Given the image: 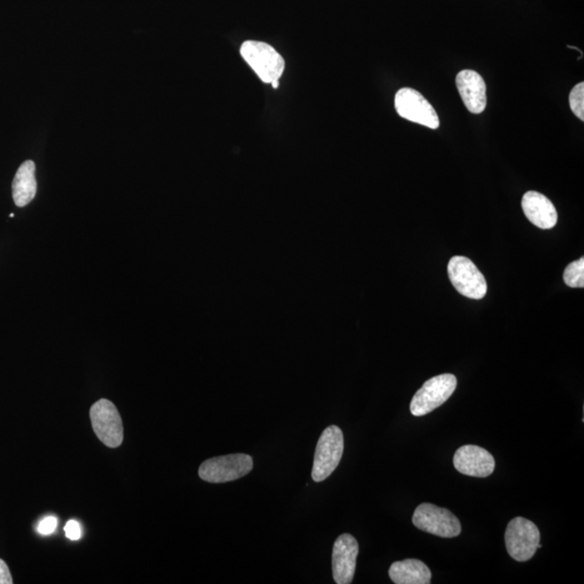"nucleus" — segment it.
I'll list each match as a JSON object with an SVG mask.
<instances>
[{
  "instance_id": "obj_1",
  "label": "nucleus",
  "mask_w": 584,
  "mask_h": 584,
  "mask_svg": "<svg viewBox=\"0 0 584 584\" xmlns=\"http://www.w3.org/2000/svg\"><path fill=\"white\" fill-rule=\"evenodd\" d=\"M244 61L264 84L279 81L284 71V60L267 43L248 41L241 47Z\"/></svg>"
},
{
  "instance_id": "obj_2",
  "label": "nucleus",
  "mask_w": 584,
  "mask_h": 584,
  "mask_svg": "<svg viewBox=\"0 0 584 584\" xmlns=\"http://www.w3.org/2000/svg\"><path fill=\"white\" fill-rule=\"evenodd\" d=\"M344 452V438L341 428L331 426L318 439L314 456L312 478L321 483L332 476L340 463Z\"/></svg>"
},
{
  "instance_id": "obj_3",
  "label": "nucleus",
  "mask_w": 584,
  "mask_h": 584,
  "mask_svg": "<svg viewBox=\"0 0 584 584\" xmlns=\"http://www.w3.org/2000/svg\"><path fill=\"white\" fill-rule=\"evenodd\" d=\"M506 547L513 560L527 562L532 560L540 543V532L535 523L524 517H516L508 524L504 535Z\"/></svg>"
},
{
  "instance_id": "obj_4",
  "label": "nucleus",
  "mask_w": 584,
  "mask_h": 584,
  "mask_svg": "<svg viewBox=\"0 0 584 584\" xmlns=\"http://www.w3.org/2000/svg\"><path fill=\"white\" fill-rule=\"evenodd\" d=\"M253 460L244 453L228 454V456L208 459L198 470V476L204 482L221 484L236 481L252 472Z\"/></svg>"
},
{
  "instance_id": "obj_5",
  "label": "nucleus",
  "mask_w": 584,
  "mask_h": 584,
  "mask_svg": "<svg viewBox=\"0 0 584 584\" xmlns=\"http://www.w3.org/2000/svg\"><path fill=\"white\" fill-rule=\"evenodd\" d=\"M457 388V378L452 373L439 374L423 384L414 394L411 412L414 417H422L441 407L452 396Z\"/></svg>"
},
{
  "instance_id": "obj_6",
  "label": "nucleus",
  "mask_w": 584,
  "mask_h": 584,
  "mask_svg": "<svg viewBox=\"0 0 584 584\" xmlns=\"http://www.w3.org/2000/svg\"><path fill=\"white\" fill-rule=\"evenodd\" d=\"M412 523L420 531L442 538L458 537L462 531L461 523L453 513L431 503H422L416 508Z\"/></svg>"
},
{
  "instance_id": "obj_7",
  "label": "nucleus",
  "mask_w": 584,
  "mask_h": 584,
  "mask_svg": "<svg viewBox=\"0 0 584 584\" xmlns=\"http://www.w3.org/2000/svg\"><path fill=\"white\" fill-rule=\"evenodd\" d=\"M448 276L453 287L462 296L481 300L487 293V283L472 260L456 256L448 263Z\"/></svg>"
},
{
  "instance_id": "obj_8",
  "label": "nucleus",
  "mask_w": 584,
  "mask_h": 584,
  "mask_svg": "<svg viewBox=\"0 0 584 584\" xmlns=\"http://www.w3.org/2000/svg\"><path fill=\"white\" fill-rule=\"evenodd\" d=\"M94 433L104 445L117 448L124 441V427L116 406L108 399H100L90 409Z\"/></svg>"
},
{
  "instance_id": "obj_9",
  "label": "nucleus",
  "mask_w": 584,
  "mask_h": 584,
  "mask_svg": "<svg viewBox=\"0 0 584 584\" xmlns=\"http://www.w3.org/2000/svg\"><path fill=\"white\" fill-rule=\"evenodd\" d=\"M396 108L399 116L409 122L431 129L439 127L438 115L430 102L417 90L403 88L396 96Z\"/></svg>"
},
{
  "instance_id": "obj_10",
  "label": "nucleus",
  "mask_w": 584,
  "mask_h": 584,
  "mask_svg": "<svg viewBox=\"0 0 584 584\" xmlns=\"http://www.w3.org/2000/svg\"><path fill=\"white\" fill-rule=\"evenodd\" d=\"M453 466L464 476L485 478L495 471L496 461L486 449L466 445L459 448L454 453Z\"/></svg>"
},
{
  "instance_id": "obj_11",
  "label": "nucleus",
  "mask_w": 584,
  "mask_h": 584,
  "mask_svg": "<svg viewBox=\"0 0 584 584\" xmlns=\"http://www.w3.org/2000/svg\"><path fill=\"white\" fill-rule=\"evenodd\" d=\"M358 552L359 547L356 539L348 533H344L334 542L332 573L336 583L349 584L353 582Z\"/></svg>"
},
{
  "instance_id": "obj_12",
  "label": "nucleus",
  "mask_w": 584,
  "mask_h": 584,
  "mask_svg": "<svg viewBox=\"0 0 584 584\" xmlns=\"http://www.w3.org/2000/svg\"><path fill=\"white\" fill-rule=\"evenodd\" d=\"M456 84L464 106L473 114H481L487 106L486 84L481 75L464 69L457 75Z\"/></svg>"
},
{
  "instance_id": "obj_13",
  "label": "nucleus",
  "mask_w": 584,
  "mask_h": 584,
  "mask_svg": "<svg viewBox=\"0 0 584 584\" xmlns=\"http://www.w3.org/2000/svg\"><path fill=\"white\" fill-rule=\"evenodd\" d=\"M522 208L533 226L542 229H550L556 226V209L544 195L535 191L527 192L523 196Z\"/></svg>"
},
{
  "instance_id": "obj_14",
  "label": "nucleus",
  "mask_w": 584,
  "mask_h": 584,
  "mask_svg": "<svg viewBox=\"0 0 584 584\" xmlns=\"http://www.w3.org/2000/svg\"><path fill=\"white\" fill-rule=\"evenodd\" d=\"M388 576L396 584H430L432 580L430 568L413 558L393 563Z\"/></svg>"
},
{
  "instance_id": "obj_15",
  "label": "nucleus",
  "mask_w": 584,
  "mask_h": 584,
  "mask_svg": "<svg viewBox=\"0 0 584 584\" xmlns=\"http://www.w3.org/2000/svg\"><path fill=\"white\" fill-rule=\"evenodd\" d=\"M35 169L36 167L34 162H24L13 179L12 196L18 207L27 206L36 196L37 182L35 178Z\"/></svg>"
},
{
  "instance_id": "obj_16",
  "label": "nucleus",
  "mask_w": 584,
  "mask_h": 584,
  "mask_svg": "<svg viewBox=\"0 0 584 584\" xmlns=\"http://www.w3.org/2000/svg\"><path fill=\"white\" fill-rule=\"evenodd\" d=\"M564 282L568 287L583 288L584 287V259L580 258L577 261L568 264L564 272Z\"/></svg>"
},
{
  "instance_id": "obj_17",
  "label": "nucleus",
  "mask_w": 584,
  "mask_h": 584,
  "mask_svg": "<svg viewBox=\"0 0 584 584\" xmlns=\"http://www.w3.org/2000/svg\"><path fill=\"white\" fill-rule=\"evenodd\" d=\"M569 106L576 116L584 121V84L579 83L569 94Z\"/></svg>"
},
{
  "instance_id": "obj_18",
  "label": "nucleus",
  "mask_w": 584,
  "mask_h": 584,
  "mask_svg": "<svg viewBox=\"0 0 584 584\" xmlns=\"http://www.w3.org/2000/svg\"><path fill=\"white\" fill-rule=\"evenodd\" d=\"M58 527V518L53 516L44 517L41 523L38 524L37 532L42 536H49L56 531Z\"/></svg>"
},
{
  "instance_id": "obj_19",
  "label": "nucleus",
  "mask_w": 584,
  "mask_h": 584,
  "mask_svg": "<svg viewBox=\"0 0 584 584\" xmlns=\"http://www.w3.org/2000/svg\"><path fill=\"white\" fill-rule=\"evenodd\" d=\"M64 532L69 540H79L83 535L81 524L75 521V519H71V521L67 523Z\"/></svg>"
},
{
  "instance_id": "obj_20",
  "label": "nucleus",
  "mask_w": 584,
  "mask_h": 584,
  "mask_svg": "<svg viewBox=\"0 0 584 584\" xmlns=\"http://www.w3.org/2000/svg\"><path fill=\"white\" fill-rule=\"evenodd\" d=\"M12 573H10L7 564L0 560V584H12Z\"/></svg>"
},
{
  "instance_id": "obj_21",
  "label": "nucleus",
  "mask_w": 584,
  "mask_h": 584,
  "mask_svg": "<svg viewBox=\"0 0 584 584\" xmlns=\"http://www.w3.org/2000/svg\"><path fill=\"white\" fill-rule=\"evenodd\" d=\"M271 84L274 89H277L279 87V81H274Z\"/></svg>"
}]
</instances>
